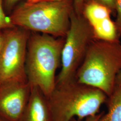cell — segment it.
<instances>
[{"mask_svg":"<svg viewBox=\"0 0 121 121\" xmlns=\"http://www.w3.org/2000/svg\"><path fill=\"white\" fill-rule=\"evenodd\" d=\"M121 70V42L95 39L75 75L80 83L94 87L108 96Z\"/></svg>","mask_w":121,"mask_h":121,"instance_id":"cell-2","label":"cell"},{"mask_svg":"<svg viewBox=\"0 0 121 121\" xmlns=\"http://www.w3.org/2000/svg\"><path fill=\"white\" fill-rule=\"evenodd\" d=\"M2 0H0V29L9 28L12 29L14 27L10 17H7L2 7Z\"/></svg>","mask_w":121,"mask_h":121,"instance_id":"cell-12","label":"cell"},{"mask_svg":"<svg viewBox=\"0 0 121 121\" xmlns=\"http://www.w3.org/2000/svg\"><path fill=\"white\" fill-rule=\"evenodd\" d=\"M121 86V70L117 73L115 81V87Z\"/></svg>","mask_w":121,"mask_h":121,"instance_id":"cell-20","label":"cell"},{"mask_svg":"<svg viewBox=\"0 0 121 121\" xmlns=\"http://www.w3.org/2000/svg\"><path fill=\"white\" fill-rule=\"evenodd\" d=\"M5 41V35L0 31V53L4 45Z\"/></svg>","mask_w":121,"mask_h":121,"instance_id":"cell-19","label":"cell"},{"mask_svg":"<svg viewBox=\"0 0 121 121\" xmlns=\"http://www.w3.org/2000/svg\"><path fill=\"white\" fill-rule=\"evenodd\" d=\"M72 1L74 11L79 15L82 14L84 0H72Z\"/></svg>","mask_w":121,"mask_h":121,"instance_id":"cell-16","label":"cell"},{"mask_svg":"<svg viewBox=\"0 0 121 121\" xmlns=\"http://www.w3.org/2000/svg\"><path fill=\"white\" fill-rule=\"evenodd\" d=\"M63 0H27L26 3L27 4H33L35 3L41 2H56L60 1Z\"/></svg>","mask_w":121,"mask_h":121,"instance_id":"cell-18","label":"cell"},{"mask_svg":"<svg viewBox=\"0 0 121 121\" xmlns=\"http://www.w3.org/2000/svg\"><path fill=\"white\" fill-rule=\"evenodd\" d=\"M73 10L72 0L24 3L10 17L14 26L57 38H64L69 29Z\"/></svg>","mask_w":121,"mask_h":121,"instance_id":"cell-3","label":"cell"},{"mask_svg":"<svg viewBox=\"0 0 121 121\" xmlns=\"http://www.w3.org/2000/svg\"><path fill=\"white\" fill-rule=\"evenodd\" d=\"M0 121H5L4 120H3V119H1V118H0Z\"/></svg>","mask_w":121,"mask_h":121,"instance_id":"cell-21","label":"cell"},{"mask_svg":"<svg viewBox=\"0 0 121 121\" xmlns=\"http://www.w3.org/2000/svg\"><path fill=\"white\" fill-rule=\"evenodd\" d=\"M115 11L117 12V17L114 22L118 35L121 37V0H116Z\"/></svg>","mask_w":121,"mask_h":121,"instance_id":"cell-14","label":"cell"},{"mask_svg":"<svg viewBox=\"0 0 121 121\" xmlns=\"http://www.w3.org/2000/svg\"><path fill=\"white\" fill-rule=\"evenodd\" d=\"M107 98L102 91L75 79L56 85L48 99L54 121H70L99 113Z\"/></svg>","mask_w":121,"mask_h":121,"instance_id":"cell-4","label":"cell"},{"mask_svg":"<svg viewBox=\"0 0 121 121\" xmlns=\"http://www.w3.org/2000/svg\"><path fill=\"white\" fill-rule=\"evenodd\" d=\"M19 121H54L48 97L37 87H31L26 108Z\"/></svg>","mask_w":121,"mask_h":121,"instance_id":"cell-8","label":"cell"},{"mask_svg":"<svg viewBox=\"0 0 121 121\" xmlns=\"http://www.w3.org/2000/svg\"><path fill=\"white\" fill-rule=\"evenodd\" d=\"M105 103L108 111L104 113L102 121H121V86L115 87Z\"/></svg>","mask_w":121,"mask_h":121,"instance_id":"cell-11","label":"cell"},{"mask_svg":"<svg viewBox=\"0 0 121 121\" xmlns=\"http://www.w3.org/2000/svg\"><path fill=\"white\" fill-rule=\"evenodd\" d=\"M61 57V69L56 78V85L75 79L78 68L91 43L95 39L92 27L82 14L73 10L69 29L65 37Z\"/></svg>","mask_w":121,"mask_h":121,"instance_id":"cell-5","label":"cell"},{"mask_svg":"<svg viewBox=\"0 0 121 121\" xmlns=\"http://www.w3.org/2000/svg\"><path fill=\"white\" fill-rule=\"evenodd\" d=\"M104 112H101L96 114L89 116L83 119H78L77 118L73 117L70 121H102V117Z\"/></svg>","mask_w":121,"mask_h":121,"instance_id":"cell-15","label":"cell"},{"mask_svg":"<svg viewBox=\"0 0 121 121\" xmlns=\"http://www.w3.org/2000/svg\"><path fill=\"white\" fill-rule=\"evenodd\" d=\"M112 12L110 9L102 5L87 3L83 5L82 15L92 27L104 19L111 17Z\"/></svg>","mask_w":121,"mask_h":121,"instance_id":"cell-9","label":"cell"},{"mask_svg":"<svg viewBox=\"0 0 121 121\" xmlns=\"http://www.w3.org/2000/svg\"><path fill=\"white\" fill-rule=\"evenodd\" d=\"M65 39L45 34L30 35L25 62L26 80L48 98L56 86V73L61 65Z\"/></svg>","mask_w":121,"mask_h":121,"instance_id":"cell-1","label":"cell"},{"mask_svg":"<svg viewBox=\"0 0 121 121\" xmlns=\"http://www.w3.org/2000/svg\"><path fill=\"white\" fill-rule=\"evenodd\" d=\"M95 39L107 41L119 40L115 22L111 17L104 19L92 27Z\"/></svg>","mask_w":121,"mask_h":121,"instance_id":"cell-10","label":"cell"},{"mask_svg":"<svg viewBox=\"0 0 121 121\" xmlns=\"http://www.w3.org/2000/svg\"><path fill=\"white\" fill-rule=\"evenodd\" d=\"M0 53V84L12 81L27 82L25 62L30 33L23 29L7 30Z\"/></svg>","mask_w":121,"mask_h":121,"instance_id":"cell-6","label":"cell"},{"mask_svg":"<svg viewBox=\"0 0 121 121\" xmlns=\"http://www.w3.org/2000/svg\"><path fill=\"white\" fill-rule=\"evenodd\" d=\"M27 82L12 81L0 84V118L19 121L30 95Z\"/></svg>","mask_w":121,"mask_h":121,"instance_id":"cell-7","label":"cell"},{"mask_svg":"<svg viewBox=\"0 0 121 121\" xmlns=\"http://www.w3.org/2000/svg\"><path fill=\"white\" fill-rule=\"evenodd\" d=\"M94 3L104 6L112 11H115L116 0H84V3Z\"/></svg>","mask_w":121,"mask_h":121,"instance_id":"cell-13","label":"cell"},{"mask_svg":"<svg viewBox=\"0 0 121 121\" xmlns=\"http://www.w3.org/2000/svg\"><path fill=\"white\" fill-rule=\"evenodd\" d=\"M21 0H4V5L7 9H11L17 1Z\"/></svg>","mask_w":121,"mask_h":121,"instance_id":"cell-17","label":"cell"}]
</instances>
